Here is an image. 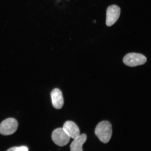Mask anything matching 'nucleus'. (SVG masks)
Wrapping results in <instances>:
<instances>
[{"mask_svg": "<svg viewBox=\"0 0 151 151\" xmlns=\"http://www.w3.org/2000/svg\"><path fill=\"white\" fill-rule=\"evenodd\" d=\"M95 133L102 142L108 143L112 135V125L107 121H103L100 122L95 128Z\"/></svg>", "mask_w": 151, "mask_h": 151, "instance_id": "1", "label": "nucleus"}, {"mask_svg": "<svg viewBox=\"0 0 151 151\" xmlns=\"http://www.w3.org/2000/svg\"><path fill=\"white\" fill-rule=\"evenodd\" d=\"M147 58L142 54L136 53H130L124 57L123 62L126 65L131 67L144 65L146 63Z\"/></svg>", "mask_w": 151, "mask_h": 151, "instance_id": "2", "label": "nucleus"}, {"mask_svg": "<svg viewBox=\"0 0 151 151\" xmlns=\"http://www.w3.org/2000/svg\"><path fill=\"white\" fill-rule=\"evenodd\" d=\"M53 141L58 146L63 147L69 143L70 137L63 128H58L53 132L52 135Z\"/></svg>", "mask_w": 151, "mask_h": 151, "instance_id": "3", "label": "nucleus"}, {"mask_svg": "<svg viewBox=\"0 0 151 151\" xmlns=\"http://www.w3.org/2000/svg\"><path fill=\"white\" fill-rule=\"evenodd\" d=\"M18 127L16 119L9 118L3 121L0 124V133L4 135L12 134L16 131Z\"/></svg>", "mask_w": 151, "mask_h": 151, "instance_id": "4", "label": "nucleus"}, {"mask_svg": "<svg viewBox=\"0 0 151 151\" xmlns=\"http://www.w3.org/2000/svg\"><path fill=\"white\" fill-rule=\"evenodd\" d=\"M120 14V9L118 6L112 5L109 7L107 10L106 25H113L118 19Z\"/></svg>", "mask_w": 151, "mask_h": 151, "instance_id": "5", "label": "nucleus"}, {"mask_svg": "<svg viewBox=\"0 0 151 151\" xmlns=\"http://www.w3.org/2000/svg\"><path fill=\"white\" fill-rule=\"evenodd\" d=\"M63 129L70 137L74 139L80 135V130L74 122L67 121L64 124Z\"/></svg>", "mask_w": 151, "mask_h": 151, "instance_id": "6", "label": "nucleus"}, {"mask_svg": "<svg viewBox=\"0 0 151 151\" xmlns=\"http://www.w3.org/2000/svg\"><path fill=\"white\" fill-rule=\"evenodd\" d=\"M52 104L54 108L59 109L64 104V100L61 91L58 88L53 90L51 93Z\"/></svg>", "mask_w": 151, "mask_h": 151, "instance_id": "7", "label": "nucleus"}, {"mask_svg": "<svg viewBox=\"0 0 151 151\" xmlns=\"http://www.w3.org/2000/svg\"><path fill=\"white\" fill-rule=\"evenodd\" d=\"M86 135L84 134L80 135L74 139L70 145V151H83V145L86 141Z\"/></svg>", "mask_w": 151, "mask_h": 151, "instance_id": "8", "label": "nucleus"}, {"mask_svg": "<svg viewBox=\"0 0 151 151\" xmlns=\"http://www.w3.org/2000/svg\"><path fill=\"white\" fill-rule=\"evenodd\" d=\"M17 151H28L27 147L25 146L17 147Z\"/></svg>", "mask_w": 151, "mask_h": 151, "instance_id": "9", "label": "nucleus"}, {"mask_svg": "<svg viewBox=\"0 0 151 151\" xmlns=\"http://www.w3.org/2000/svg\"><path fill=\"white\" fill-rule=\"evenodd\" d=\"M18 147H14L9 149L7 151H17V148Z\"/></svg>", "mask_w": 151, "mask_h": 151, "instance_id": "10", "label": "nucleus"}]
</instances>
